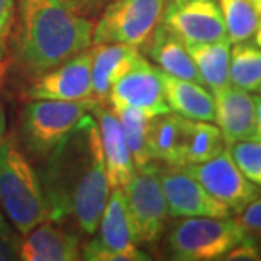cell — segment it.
I'll use <instances>...</instances> for the list:
<instances>
[{"instance_id":"6da1fadb","label":"cell","mask_w":261,"mask_h":261,"mask_svg":"<svg viewBox=\"0 0 261 261\" xmlns=\"http://www.w3.org/2000/svg\"><path fill=\"white\" fill-rule=\"evenodd\" d=\"M44 161L39 181L46 221L71 219L82 232L93 234L111 195L95 119L87 114Z\"/></svg>"},{"instance_id":"7a4b0ae2","label":"cell","mask_w":261,"mask_h":261,"mask_svg":"<svg viewBox=\"0 0 261 261\" xmlns=\"http://www.w3.org/2000/svg\"><path fill=\"white\" fill-rule=\"evenodd\" d=\"M92 22L63 0H19L15 58L28 73L43 75L90 48Z\"/></svg>"},{"instance_id":"3957f363","label":"cell","mask_w":261,"mask_h":261,"mask_svg":"<svg viewBox=\"0 0 261 261\" xmlns=\"http://www.w3.org/2000/svg\"><path fill=\"white\" fill-rule=\"evenodd\" d=\"M0 208L19 234L46 221L38 173L12 141L0 143Z\"/></svg>"},{"instance_id":"277c9868","label":"cell","mask_w":261,"mask_h":261,"mask_svg":"<svg viewBox=\"0 0 261 261\" xmlns=\"http://www.w3.org/2000/svg\"><path fill=\"white\" fill-rule=\"evenodd\" d=\"M103 106L93 97L83 100H44L34 98L20 116V138L25 149L36 158H48L73 133L87 114Z\"/></svg>"},{"instance_id":"5b68a950","label":"cell","mask_w":261,"mask_h":261,"mask_svg":"<svg viewBox=\"0 0 261 261\" xmlns=\"http://www.w3.org/2000/svg\"><path fill=\"white\" fill-rule=\"evenodd\" d=\"M248 238L236 219L181 217L166 238L171 259L212 261L222 259L229 249Z\"/></svg>"},{"instance_id":"8992f818","label":"cell","mask_w":261,"mask_h":261,"mask_svg":"<svg viewBox=\"0 0 261 261\" xmlns=\"http://www.w3.org/2000/svg\"><path fill=\"white\" fill-rule=\"evenodd\" d=\"M163 9L165 0H111L93 28L92 43L143 48L161 22Z\"/></svg>"},{"instance_id":"52a82bcc","label":"cell","mask_w":261,"mask_h":261,"mask_svg":"<svg viewBox=\"0 0 261 261\" xmlns=\"http://www.w3.org/2000/svg\"><path fill=\"white\" fill-rule=\"evenodd\" d=\"M122 192L138 244H154L163 234L166 219L170 217L158 165L149 161L148 165L136 166Z\"/></svg>"},{"instance_id":"ba28073f","label":"cell","mask_w":261,"mask_h":261,"mask_svg":"<svg viewBox=\"0 0 261 261\" xmlns=\"http://www.w3.org/2000/svg\"><path fill=\"white\" fill-rule=\"evenodd\" d=\"M82 258L88 261H144L149 259L139 248L126 207L122 189L109 195L98 222V236L85 244Z\"/></svg>"},{"instance_id":"9c48e42d","label":"cell","mask_w":261,"mask_h":261,"mask_svg":"<svg viewBox=\"0 0 261 261\" xmlns=\"http://www.w3.org/2000/svg\"><path fill=\"white\" fill-rule=\"evenodd\" d=\"M181 168L200 181L208 194L226 203L231 212L239 214L249 202L261 197V189L239 170L229 149H222L217 156L203 163Z\"/></svg>"},{"instance_id":"30bf717a","label":"cell","mask_w":261,"mask_h":261,"mask_svg":"<svg viewBox=\"0 0 261 261\" xmlns=\"http://www.w3.org/2000/svg\"><path fill=\"white\" fill-rule=\"evenodd\" d=\"M161 22L185 44L227 39L217 0H165Z\"/></svg>"},{"instance_id":"8fae6325","label":"cell","mask_w":261,"mask_h":261,"mask_svg":"<svg viewBox=\"0 0 261 261\" xmlns=\"http://www.w3.org/2000/svg\"><path fill=\"white\" fill-rule=\"evenodd\" d=\"M158 175L170 217H231V208L203 189L181 166H160Z\"/></svg>"},{"instance_id":"7c38bea8","label":"cell","mask_w":261,"mask_h":261,"mask_svg":"<svg viewBox=\"0 0 261 261\" xmlns=\"http://www.w3.org/2000/svg\"><path fill=\"white\" fill-rule=\"evenodd\" d=\"M109 102L112 109H139L149 117L171 112L166 103L161 70L149 65L143 55L114 82L109 93Z\"/></svg>"},{"instance_id":"4fadbf2b","label":"cell","mask_w":261,"mask_h":261,"mask_svg":"<svg viewBox=\"0 0 261 261\" xmlns=\"http://www.w3.org/2000/svg\"><path fill=\"white\" fill-rule=\"evenodd\" d=\"M28 97L44 100H83L92 97V53L82 51L63 65L39 75Z\"/></svg>"},{"instance_id":"5bb4252c","label":"cell","mask_w":261,"mask_h":261,"mask_svg":"<svg viewBox=\"0 0 261 261\" xmlns=\"http://www.w3.org/2000/svg\"><path fill=\"white\" fill-rule=\"evenodd\" d=\"M214 102H216V122L221 129L226 146L254 139L256 116H254L253 95L229 83L227 87L214 92Z\"/></svg>"},{"instance_id":"9a60e30c","label":"cell","mask_w":261,"mask_h":261,"mask_svg":"<svg viewBox=\"0 0 261 261\" xmlns=\"http://www.w3.org/2000/svg\"><path fill=\"white\" fill-rule=\"evenodd\" d=\"M19 259L25 261H75L82 258L80 238L60 227L58 222L43 221L22 234Z\"/></svg>"},{"instance_id":"2e32d148","label":"cell","mask_w":261,"mask_h":261,"mask_svg":"<svg viewBox=\"0 0 261 261\" xmlns=\"http://www.w3.org/2000/svg\"><path fill=\"white\" fill-rule=\"evenodd\" d=\"M95 114L109 184H111V189H122L133 176L136 168L126 136L114 111L100 106L95 109Z\"/></svg>"},{"instance_id":"e0dca14e","label":"cell","mask_w":261,"mask_h":261,"mask_svg":"<svg viewBox=\"0 0 261 261\" xmlns=\"http://www.w3.org/2000/svg\"><path fill=\"white\" fill-rule=\"evenodd\" d=\"M92 97L106 106L109 93L122 73H126L141 53L136 46L122 43L95 44L92 51Z\"/></svg>"},{"instance_id":"ac0fdd59","label":"cell","mask_w":261,"mask_h":261,"mask_svg":"<svg viewBox=\"0 0 261 261\" xmlns=\"http://www.w3.org/2000/svg\"><path fill=\"white\" fill-rule=\"evenodd\" d=\"M143 48L161 71L176 78L200 83V76L187 49V44L163 22L158 24L151 38L143 44Z\"/></svg>"},{"instance_id":"d6986e66","label":"cell","mask_w":261,"mask_h":261,"mask_svg":"<svg viewBox=\"0 0 261 261\" xmlns=\"http://www.w3.org/2000/svg\"><path fill=\"white\" fill-rule=\"evenodd\" d=\"M165 97L170 111L194 121H216V102L202 83L184 80L161 71Z\"/></svg>"},{"instance_id":"ffe728a7","label":"cell","mask_w":261,"mask_h":261,"mask_svg":"<svg viewBox=\"0 0 261 261\" xmlns=\"http://www.w3.org/2000/svg\"><path fill=\"white\" fill-rule=\"evenodd\" d=\"M187 117L178 114H161L151 117L148 129V148L153 161L170 166H181V144Z\"/></svg>"},{"instance_id":"44dd1931","label":"cell","mask_w":261,"mask_h":261,"mask_svg":"<svg viewBox=\"0 0 261 261\" xmlns=\"http://www.w3.org/2000/svg\"><path fill=\"white\" fill-rule=\"evenodd\" d=\"M200 76V83L211 92H217L229 83V61H231V43L229 39L212 43L187 44Z\"/></svg>"},{"instance_id":"7402d4cb","label":"cell","mask_w":261,"mask_h":261,"mask_svg":"<svg viewBox=\"0 0 261 261\" xmlns=\"http://www.w3.org/2000/svg\"><path fill=\"white\" fill-rule=\"evenodd\" d=\"M226 146L221 129L205 121L187 119L181 144V166L203 163L217 156Z\"/></svg>"},{"instance_id":"603a6c76","label":"cell","mask_w":261,"mask_h":261,"mask_svg":"<svg viewBox=\"0 0 261 261\" xmlns=\"http://www.w3.org/2000/svg\"><path fill=\"white\" fill-rule=\"evenodd\" d=\"M229 82L246 92H258L261 87V49L256 43L241 41L231 48Z\"/></svg>"},{"instance_id":"cb8c5ba5","label":"cell","mask_w":261,"mask_h":261,"mask_svg":"<svg viewBox=\"0 0 261 261\" xmlns=\"http://www.w3.org/2000/svg\"><path fill=\"white\" fill-rule=\"evenodd\" d=\"M112 111L116 112L119 122L122 126L134 165L143 166L153 161L148 148V129L151 117L139 109L133 107H117L112 109Z\"/></svg>"},{"instance_id":"d4e9b609","label":"cell","mask_w":261,"mask_h":261,"mask_svg":"<svg viewBox=\"0 0 261 261\" xmlns=\"http://www.w3.org/2000/svg\"><path fill=\"white\" fill-rule=\"evenodd\" d=\"M226 24L229 43H241L254 36L259 24V14L249 0H217Z\"/></svg>"},{"instance_id":"484cf974","label":"cell","mask_w":261,"mask_h":261,"mask_svg":"<svg viewBox=\"0 0 261 261\" xmlns=\"http://www.w3.org/2000/svg\"><path fill=\"white\" fill-rule=\"evenodd\" d=\"M229 153L236 161L239 170L246 175L254 185L261 189V141L246 139L229 146Z\"/></svg>"},{"instance_id":"4316f807","label":"cell","mask_w":261,"mask_h":261,"mask_svg":"<svg viewBox=\"0 0 261 261\" xmlns=\"http://www.w3.org/2000/svg\"><path fill=\"white\" fill-rule=\"evenodd\" d=\"M19 246L20 241L17 234L12 231L7 216L0 208V261L19 259Z\"/></svg>"},{"instance_id":"83f0119b","label":"cell","mask_w":261,"mask_h":261,"mask_svg":"<svg viewBox=\"0 0 261 261\" xmlns=\"http://www.w3.org/2000/svg\"><path fill=\"white\" fill-rule=\"evenodd\" d=\"M239 226L248 234V238H254L261 234V197L254 198L239 212L236 217Z\"/></svg>"},{"instance_id":"f1b7e54d","label":"cell","mask_w":261,"mask_h":261,"mask_svg":"<svg viewBox=\"0 0 261 261\" xmlns=\"http://www.w3.org/2000/svg\"><path fill=\"white\" fill-rule=\"evenodd\" d=\"M15 0H0V61L7 55V41L12 29Z\"/></svg>"},{"instance_id":"f546056e","label":"cell","mask_w":261,"mask_h":261,"mask_svg":"<svg viewBox=\"0 0 261 261\" xmlns=\"http://www.w3.org/2000/svg\"><path fill=\"white\" fill-rule=\"evenodd\" d=\"M222 259L226 261H258V249L254 246L253 239L246 238L244 241L236 244L234 248H231L229 251L224 254Z\"/></svg>"},{"instance_id":"4dcf8cb0","label":"cell","mask_w":261,"mask_h":261,"mask_svg":"<svg viewBox=\"0 0 261 261\" xmlns=\"http://www.w3.org/2000/svg\"><path fill=\"white\" fill-rule=\"evenodd\" d=\"M63 2L71 10H75L76 14L90 17V15H95L100 12V10L106 9V5L111 2V0H63Z\"/></svg>"},{"instance_id":"1f68e13d","label":"cell","mask_w":261,"mask_h":261,"mask_svg":"<svg viewBox=\"0 0 261 261\" xmlns=\"http://www.w3.org/2000/svg\"><path fill=\"white\" fill-rule=\"evenodd\" d=\"M254 116H256V136H254V139L261 141V95L254 97Z\"/></svg>"},{"instance_id":"d6a6232c","label":"cell","mask_w":261,"mask_h":261,"mask_svg":"<svg viewBox=\"0 0 261 261\" xmlns=\"http://www.w3.org/2000/svg\"><path fill=\"white\" fill-rule=\"evenodd\" d=\"M5 129H7V124H5V112H4L2 100H0V143L5 139Z\"/></svg>"},{"instance_id":"836d02e7","label":"cell","mask_w":261,"mask_h":261,"mask_svg":"<svg viewBox=\"0 0 261 261\" xmlns=\"http://www.w3.org/2000/svg\"><path fill=\"white\" fill-rule=\"evenodd\" d=\"M254 43H256L259 46V49H261V20H259L256 31H254Z\"/></svg>"},{"instance_id":"e575fe53","label":"cell","mask_w":261,"mask_h":261,"mask_svg":"<svg viewBox=\"0 0 261 261\" xmlns=\"http://www.w3.org/2000/svg\"><path fill=\"white\" fill-rule=\"evenodd\" d=\"M251 239H253L254 246H256V249H258V256H259V259H261V234H259V236L251 238Z\"/></svg>"},{"instance_id":"d590c367","label":"cell","mask_w":261,"mask_h":261,"mask_svg":"<svg viewBox=\"0 0 261 261\" xmlns=\"http://www.w3.org/2000/svg\"><path fill=\"white\" fill-rule=\"evenodd\" d=\"M249 2H251L253 7L256 9V12L261 15V0H249Z\"/></svg>"},{"instance_id":"8d00e7d4","label":"cell","mask_w":261,"mask_h":261,"mask_svg":"<svg viewBox=\"0 0 261 261\" xmlns=\"http://www.w3.org/2000/svg\"><path fill=\"white\" fill-rule=\"evenodd\" d=\"M258 92H259V93H261V87H259V90H258Z\"/></svg>"}]
</instances>
